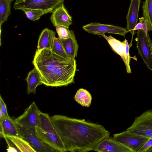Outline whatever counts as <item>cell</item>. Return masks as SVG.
Here are the masks:
<instances>
[{
    "label": "cell",
    "instance_id": "e0dca14e",
    "mask_svg": "<svg viewBox=\"0 0 152 152\" xmlns=\"http://www.w3.org/2000/svg\"><path fill=\"white\" fill-rule=\"evenodd\" d=\"M59 39L68 56L72 59H75L77 56L79 46L74 31L70 30V35L68 38L64 39Z\"/></svg>",
    "mask_w": 152,
    "mask_h": 152
},
{
    "label": "cell",
    "instance_id": "5b68a950",
    "mask_svg": "<svg viewBox=\"0 0 152 152\" xmlns=\"http://www.w3.org/2000/svg\"><path fill=\"white\" fill-rule=\"evenodd\" d=\"M127 131L145 137L152 138V110H149L136 117Z\"/></svg>",
    "mask_w": 152,
    "mask_h": 152
},
{
    "label": "cell",
    "instance_id": "f1b7e54d",
    "mask_svg": "<svg viewBox=\"0 0 152 152\" xmlns=\"http://www.w3.org/2000/svg\"><path fill=\"white\" fill-rule=\"evenodd\" d=\"M139 22L137 23L134 29H133V32L134 34V33L135 31L142 30V23L144 20V18L143 17H142L141 18H139Z\"/></svg>",
    "mask_w": 152,
    "mask_h": 152
},
{
    "label": "cell",
    "instance_id": "7402d4cb",
    "mask_svg": "<svg viewBox=\"0 0 152 152\" xmlns=\"http://www.w3.org/2000/svg\"><path fill=\"white\" fill-rule=\"evenodd\" d=\"M142 8L143 17L146 21L148 30L152 31V0H145L143 3Z\"/></svg>",
    "mask_w": 152,
    "mask_h": 152
},
{
    "label": "cell",
    "instance_id": "44dd1931",
    "mask_svg": "<svg viewBox=\"0 0 152 152\" xmlns=\"http://www.w3.org/2000/svg\"><path fill=\"white\" fill-rule=\"evenodd\" d=\"M74 99L82 106L88 107L91 104L92 97L90 93L86 89L81 88L77 91Z\"/></svg>",
    "mask_w": 152,
    "mask_h": 152
},
{
    "label": "cell",
    "instance_id": "484cf974",
    "mask_svg": "<svg viewBox=\"0 0 152 152\" xmlns=\"http://www.w3.org/2000/svg\"><path fill=\"white\" fill-rule=\"evenodd\" d=\"M124 41H125L126 44V58L127 63V65L126 67L127 73L128 74H130L132 72L129 64V63L131 59L130 57L129 54V49L130 46L128 44L127 40L125 39Z\"/></svg>",
    "mask_w": 152,
    "mask_h": 152
},
{
    "label": "cell",
    "instance_id": "52a82bcc",
    "mask_svg": "<svg viewBox=\"0 0 152 152\" xmlns=\"http://www.w3.org/2000/svg\"><path fill=\"white\" fill-rule=\"evenodd\" d=\"M135 40L138 54L147 67L152 71V53L147 34L142 30H138Z\"/></svg>",
    "mask_w": 152,
    "mask_h": 152
},
{
    "label": "cell",
    "instance_id": "ac0fdd59",
    "mask_svg": "<svg viewBox=\"0 0 152 152\" xmlns=\"http://www.w3.org/2000/svg\"><path fill=\"white\" fill-rule=\"evenodd\" d=\"M56 32L48 28L42 31L39 37L37 50L44 48L51 49L54 39L56 37Z\"/></svg>",
    "mask_w": 152,
    "mask_h": 152
},
{
    "label": "cell",
    "instance_id": "5bb4252c",
    "mask_svg": "<svg viewBox=\"0 0 152 152\" xmlns=\"http://www.w3.org/2000/svg\"><path fill=\"white\" fill-rule=\"evenodd\" d=\"M141 0H131L128 13L126 16L127 25L126 29L132 36L134 29L137 23Z\"/></svg>",
    "mask_w": 152,
    "mask_h": 152
},
{
    "label": "cell",
    "instance_id": "2e32d148",
    "mask_svg": "<svg viewBox=\"0 0 152 152\" xmlns=\"http://www.w3.org/2000/svg\"><path fill=\"white\" fill-rule=\"evenodd\" d=\"M103 37L107 41L112 50L121 57L126 66L127 65L126 58V44L125 41L121 42L116 39L111 35L107 36L105 33L98 34Z\"/></svg>",
    "mask_w": 152,
    "mask_h": 152
},
{
    "label": "cell",
    "instance_id": "30bf717a",
    "mask_svg": "<svg viewBox=\"0 0 152 152\" xmlns=\"http://www.w3.org/2000/svg\"><path fill=\"white\" fill-rule=\"evenodd\" d=\"M22 138L29 143L36 152L57 151L42 142L37 135L17 125Z\"/></svg>",
    "mask_w": 152,
    "mask_h": 152
},
{
    "label": "cell",
    "instance_id": "277c9868",
    "mask_svg": "<svg viewBox=\"0 0 152 152\" xmlns=\"http://www.w3.org/2000/svg\"><path fill=\"white\" fill-rule=\"evenodd\" d=\"M40 111L35 102H33L23 114L14 121L17 125L27 131L36 134Z\"/></svg>",
    "mask_w": 152,
    "mask_h": 152
},
{
    "label": "cell",
    "instance_id": "603a6c76",
    "mask_svg": "<svg viewBox=\"0 0 152 152\" xmlns=\"http://www.w3.org/2000/svg\"><path fill=\"white\" fill-rule=\"evenodd\" d=\"M19 10H23L26 17L34 21L39 20L42 15L52 12L51 10H42L28 8H21Z\"/></svg>",
    "mask_w": 152,
    "mask_h": 152
},
{
    "label": "cell",
    "instance_id": "8992f818",
    "mask_svg": "<svg viewBox=\"0 0 152 152\" xmlns=\"http://www.w3.org/2000/svg\"><path fill=\"white\" fill-rule=\"evenodd\" d=\"M113 138L133 152H138L150 138L130 133L126 130L114 134Z\"/></svg>",
    "mask_w": 152,
    "mask_h": 152
},
{
    "label": "cell",
    "instance_id": "9a60e30c",
    "mask_svg": "<svg viewBox=\"0 0 152 152\" xmlns=\"http://www.w3.org/2000/svg\"><path fill=\"white\" fill-rule=\"evenodd\" d=\"M0 134L3 138L5 136L22 137L16 124L10 117L0 119Z\"/></svg>",
    "mask_w": 152,
    "mask_h": 152
},
{
    "label": "cell",
    "instance_id": "3957f363",
    "mask_svg": "<svg viewBox=\"0 0 152 152\" xmlns=\"http://www.w3.org/2000/svg\"><path fill=\"white\" fill-rule=\"evenodd\" d=\"M36 134L44 143L57 151L65 152L64 144L48 114L40 111Z\"/></svg>",
    "mask_w": 152,
    "mask_h": 152
},
{
    "label": "cell",
    "instance_id": "6da1fadb",
    "mask_svg": "<svg viewBox=\"0 0 152 152\" xmlns=\"http://www.w3.org/2000/svg\"><path fill=\"white\" fill-rule=\"evenodd\" d=\"M50 118L61 139L65 151L86 152L94 151L102 140L109 138L110 132L103 126L61 115Z\"/></svg>",
    "mask_w": 152,
    "mask_h": 152
},
{
    "label": "cell",
    "instance_id": "cb8c5ba5",
    "mask_svg": "<svg viewBox=\"0 0 152 152\" xmlns=\"http://www.w3.org/2000/svg\"><path fill=\"white\" fill-rule=\"evenodd\" d=\"M51 50L53 53L64 58L72 59L70 58L66 53L58 38L55 37L54 39L53 44Z\"/></svg>",
    "mask_w": 152,
    "mask_h": 152
},
{
    "label": "cell",
    "instance_id": "83f0119b",
    "mask_svg": "<svg viewBox=\"0 0 152 152\" xmlns=\"http://www.w3.org/2000/svg\"><path fill=\"white\" fill-rule=\"evenodd\" d=\"M152 146V138L148 140L138 151V152H146V151Z\"/></svg>",
    "mask_w": 152,
    "mask_h": 152
},
{
    "label": "cell",
    "instance_id": "9c48e42d",
    "mask_svg": "<svg viewBox=\"0 0 152 152\" xmlns=\"http://www.w3.org/2000/svg\"><path fill=\"white\" fill-rule=\"evenodd\" d=\"M64 0H27L24 2L14 4V8L19 10L21 8H28L52 11L63 3Z\"/></svg>",
    "mask_w": 152,
    "mask_h": 152
},
{
    "label": "cell",
    "instance_id": "f546056e",
    "mask_svg": "<svg viewBox=\"0 0 152 152\" xmlns=\"http://www.w3.org/2000/svg\"><path fill=\"white\" fill-rule=\"evenodd\" d=\"M145 33H148V28L147 27V23L146 20H144L142 23V29Z\"/></svg>",
    "mask_w": 152,
    "mask_h": 152
},
{
    "label": "cell",
    "instance_id": "1f68e13d",
    "mask_svg": "<svg viewBox=\"0 0 152 152\" xmlns=\"http://www.w3.org/2000/svg\"><path fill=\"white\" fill-rule=\"evenodd\" d=\"M146 152H152V146L147 150Z\"/></svg>",
    "mask_w": 152,
    "mask_h": 152
},
{
    "label": "cell",
    "instance_id": "4fadbf2b",
    "mask_svg": "<svg viewBox=\"0 0 152 152\" xmlns=\"http://www.w3.org/2000/svg\"><path fill=\"white\" fill-rule=\"evenodd\" d=\"M8 145L7 152H36L30 144L22 137L5 136Z\"/></svg>",
    "mask_w": 152,
    "mask_h": 152
},
{
    "label": "cell",
    "instance_id": "8fae6325",
    "mask_svg": "<svg viewBox=\"0 0 152 152\" xmlns=\"http://www.w3.org/2000/svg\"><path fill=\"white\" fill-rule=\"evenodd\" d=\"M50 19L55 26H63L69 28L72 24V17L65 8L63 3L53 11Z\"/></svg>",
    "mask_w": 152,
    "mask_h": 152
},
{
    "label": "cell",
    "instance_id": "4dcf8cb0",
    "mask_svg": "<svg viewBox=\"0 0 152 152\" xmlns=\"http://www.w3.org/2000/svg\"><path fill=\"white\" fill-rule=\"evenodd\" d=\"M27 0H16L15 4H17L23 2Z\"/></svg>",
    "mask_w": 152,
    "mask_h": 152
},
{
    "label": "cell",
    "instance_id": "7c38bea8",
    "mask_svg": "<svg viewBox=\"0 0 152 152\" xmlns=\"http://www.w3.org/2000/svg\"><path fill=\"white\" fill-rule=\"evenodd\" d=\"M94 151L99 152H133L112 137L104 139L101 141Z\"/></svg>",
    "mask_w": 152,
    "mask_h": 152
},
{
    "label": "cell",
    "instance_id": "d4e9b609",
    "mask_svg": "<svg viewBox=\"0 0 152 152\" xmlns=\"http://www.w3.org/2000/svg\"><path fill=\"white\" fill-rule=\"evenodd\" d=\"M55 27L59 39H64L69 37L70 30L69 28L63 26H57Z\"/></svg>",
    "mask_w": 152,
    "mask_h": 152
},
{
    "label": "cell",
    "instance_id": "ba28073f",
    "mask_svg": "<svg viewBox=\"0 0 152 152\" xmlns=\"http://www.w3.org/2000/svg\"><path fill=\"white\" fill-rule=\"evenodd\" d=\"M83 28L89 33L96 35L101 33H108L124 36L128 32L126 28L123 27L96 22L85 25Z\"/></svg>",
    "mask_w": 152,
    "mask_h": 152
},
{
    "label": "cell",
    "instance_id": "4316f807",
    "mask_svg": "<svg viewBox=\"0 0 152 152\" xmlns=\"http://www.w3.org/2000/svg\"><path fill=\"white\" fill-rule=\"evenodd\" d=\"M0 110L4 117H10L7 112L6 104L1 95L0 96Z\"/></svg>",
    "mask_w": 152,
    "mask_h": 152
},
{
    "label": "cell",
    "instance_id": "7a4b0ae2",
    "mask_svg": "<svg viewBox=\"0 0 152 152\" xmlns=\"http://www.w3.org/2000/svg\"><path fill=\"white\" fill-rule=\"evenodd\" d=\"M32 63L39 71L42 84L47 86H66L74 82L75 59L64 58L44 48L36 50Z\"/></svg>",
    "mask_w": 152,
    "mask_h": 152
},
{
    "label": "cell",
    "instance_id": "d6986e66",
    "mask_svg": "<svg viewBox=\"0 0 152 152\" xmlns=\"http://www.w3.org/2000/svg\"><path fill=\"white\" fill-rule=\"evenodd\" d=\"M27 84V93L28 94L36 93L37 87L42 84L40 75L37 68H34L30 71L26 79Z\"/></svg>",
    "mask_w": 152,
    "mask_h": 152
},
{
    "label": "cell",
    "instance_id": "ffe728a7",
    "mask_svg": "<svg viewBox=\"0 0 152 152\" xmlns=\"http://www.w3.org/2000/svg\"><path fill=\"white\" fill-rule=\"evenodd\" d=\"M14 0H0V45H1L2 24L6 21L11 14V3Z\"/></svg>",
    "mask_w": 152,
    "mask_h": 152
}]
</instances>
